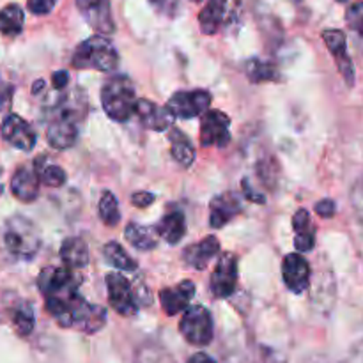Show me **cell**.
<instances>
[{"instance_id": "6da1fadb", "label": "cell", "mask_w": 363, "mask_h": 363, "mask_svg": "<svg viewBox=\"0 0 363 363\" xmlns=\"http://www.w3.org/2000/svg\"><path fill=\"white\" fill-rule=\"evenodd\" d=\"M46 312L62 328H77L85 333H96L106 325V311L91 305L78 291L59 298H45Z\"/></svg>"}, {"instance_id": "7a4b0ae2", "label": "cell", "mask_w": 363, "mask_h": 363, "mask_svg": "<svg viewBox=\"0 0 363 363\" xmlns=\"http://www.w3.org/2000/svg\"><path fill=\"white\" fill-rule=\"evenodd\" d=\"M71 64L77 69L112 71L119 64V53L105 35H92L77 46Z\"/></svg>"}, {"instance_id": "3957f363", "label": "cell", "mask_w": 363, "mask_h": 363, "mask_svg": "<svg viewBox=\"0 0 363 363\" xmlns=\"http://www.w3.org/2000/svg\"><path fill=\"white\" fill-rule=\"evenodd\" d=\"M135 87L126 77H113L103 85L101 105L106 116L117 123H126L137 110Z\"/></svg>"}, {"instance_id": "277c9868", "label": "cell", "mask_w": 363, "mask_h": 363, "mask_svg": "<svg viewBox=\"0 0 363 363\" xmlns=\"http://www.w3.org/2000/svg\"><path fill=\"white\" fill-rule=\"evenodd\" d=\"M6 248L18 259L30 261L39 250L41 236L34 223L25 216H13L7 220L6 233H4Z\"/></svg>"}, {"instance_id": "5b68a950", "label": "cell", "mask_w": 363, "mask_h": 363, "mask_svg": "<svg viewBox=\"0 0 363 363\" xmlns=\"http://www.w3.org/2000/svg\"><path fill=\"white\" fill-rule=\"evenodd\" d=\"M179 332L191 346H208L213 340V333H215L211 312L204 305L188 307L179 321Z\"/></svg>"}, {"instance_id": "8992f818", "label": "cell", "mask_w": 363, "mask_h": 363, "mask_svg": "<svg viewBox=\"0 0 363 363\" xmlns=\"http://www.w3.org/2000/svg\"><path fill=\"white\" fill-rule=\"evenodd\" d=\"M78 279L67 266H48L38 277V287L45 298L66 296L78 291Z\"/></svg>"}, {"instance_id": "52a82bcc", "label": "cell", "mask_w": 363, "mask_h": 363, "mask_svg": "<svg viewBox=\"0 0 363 363\" xmlns=\"http://www.w3.org/2000/svg\"><path fill=\"white\" fill-rule=\"evenodd\" d=\"M211 105V94L204 89L197 91H179L169 99L167 108L176 119H194L208 112Z\"/></svg>"}, {"instance_id": "ba28073f", "label": "cell", "mask_w": 363, "mask_h": 363, "mask_svg": "<svg viewBox=\"0 0 363 363\" xmlns=\"http://www.w3.org/2000/svg\"><path fill=\"white\" fill-rule=\"evenodd\" d=\"M230 117L222 110H208L201 119V144L204 147H227L230 142Z\"/></svg>"}, {"instance_id": "9c48e42d", "label": "cell", "mask_w": 363, "mask_h": 363, "mask_svg": "<svg viewBox=\"0 0 363 363\" xmlns=\"http://www.w3.org/2000/svg\"><path fill=\"white\" fill-rule=\"evenodd\" d=\"M106 291H108L110 307L124 318H131L137 314L138 305L135 300L133 289L130 282L119 273H108L106 275Z\"/></svg>"}, {"instance_id": "30bf717a", "label": "cell", "mask_w": 363, "mask_h": 363, "mask_svg": "<svg viewBox=\"0 0 363 363\" xmlns=\"http://www.w3.org/2000/svg\"><path fill=\"white\" fill-rule=\"evenodd\" d=\"M0 135H2V138L7 144L25 152L32 151V149L35 147V142H38L34 128H32L23 117L16 116V113H9V116L2 121Z\"/></svg>"}, {"instance_id": "8fae6325", "label": "cell", "mask_w": 363, "mask_h": 363, "mask_svg": "<svg viewBox=\"0 0 363 363\" xmlns=\"http://www.w3.org/2000/svg\"><path fill=\"white\" fill-rule=\"evenodd\" d=\"M311 264H308V261L300 252H294V254L284 257L282 277L291 293H305L308 286H311Z\"/></svg>"}, {"instance_id": "7c38bea8", "label": "cell", "mask_w": 363, "mask_h": 363, "mask_svg": "<svg viewBox=\"0 0 363 363\" xmlns=\"http://www.w3.org/2000/svg\"><path fill=\"white\" fill-rule=\"evenodd\" d=\"M238 286V259L234 254H223L211 275V291L216 298L233 296Z\"/></svg>"}, {"instance_id": "4fadbf2b", "label": "cell", "mask_w": 363, "mask_h": 363, "mask_svg": "<svg viewBox=\"0 0 363 363\" xmlns=\"http://www.w3.org/2000/svg\"><path fill=\"white\" fill-rule=\"evenodd\" d=\"M74 2H77L82 16L99 34H113L116 32L110 0H74Z\"/></svg>"}, {"instance_id": "5bb4252c", "label": "cell", "mask_w": 363, "mask_h": 363, "mask_svg": "<svg viewBox=\"0 0 363 363\" xmlns=\"http://www.w3.org/2000/svg\"><path fill=\"white\" fill-rule=\"evenodd\" d=\"M46 138L48 144L53 149H69L77 144L78 138V128L77 121H74L73 112L69 110H62L55 119L50 123L48 130H46Z\"/></svg>"}, {"instance_id": "9a60e30c", "label": "cell", "mask_w": 363, "mask_h": 363, "mask_svg": "<svg viewBox=\"0 0 363 363\" xmlns=\"http://www.w3.org/2000/svg\"><path fill=\"white\" fill-rule=\"evenodd\" d=\"M323 39H325V45L328 46V50L332 52L337 67H339L340 74H342V78L346 80V84L353 85L354 66L350 53H347L346 34H344L342 30H339V28H328V30L323 32Z\"/></svg>"}, {"instance_id": "2e32d148", "label": "cell", "mask_w": 363, "mask_h": 363, "mask_svg": "<svg viewBox=\"0 0 363 363\" xmlns=\"http://www.w3.org/2000/svg\"><path fill=\"white\" fill-rule=\"evenodd\" d=\"M241 213L240 197L233 191L220 194L209 202V225L213 229H222L230 220L236 218Z\"/></svg>"}, {"instance_id": "e0dca14e", "label": "cell", "mask_w": 363, "mask_h": 363, "mask_svg": "<svg viewBox=\"0 0 363 363\" xmlns=\"http://www.w3.org/2000/svg\"><path fill=\"white\" fill-rule=\"evenodd\" d=\"M195 294V284L191 280H183L177 286L160 291V303L167 315H177L184 312Z\"/></svg>"}, {"instance_id": "ac0fdd59", "label": "cell", "mask_w": 363, "mask_h": 363, "mask_svg": "<svg viewBox=\"0 0 363 363\" xmlns=\"http://www.w3.org/2000/svg\"><path fill=\"white\" fill-rule=\"evenodd\" d=\"M135 112H137L138 119L142 121L145 128L155 131L169 130L170 124H174V119H176L167 106L163 108V106L156 105L149 99H138Z\"/></svg>"}, {"instance_id": "d6986e66", "label": "cell", "mask_w": 363, "mask_h": 363, "mask_svg": "<svg viewBox=\"0 0 363 363\" xmlns=\"http://www.w3.org/2000/svg\"><path fill=\"white\" fill-rule=\"evenodd\" d=\"M39 181L35 169L30 167H20L11 179V191L14 197L21 202H32L39 195Z\"/></svg>"}, {"instance_id": "ffe728a7", "label": "cell", "mask_w": 363, "mask_h": 363, "mask_svg": "<svg viewBox=\"0 0 363 363\" xmlns=\"http://www.w3.org/2000/svg\"><path fill=\"white\" fill-rule=\"evenodd\" d=\"M220 252V243L215 236H208L201 243L190 245L184 248L183 261L195 269H206L209 261Z\"/></svg>"}, {"instance_id": "44dd1931", "label": "cell", "mask_w": 363, "mask_h": 363, "mask_svg": "<svg viewBox=\"0 0 363 363\" xmlns=\"http://www.w3.org/2000/svg\"><path fill=\"white\" fill-rule=\"evenodd\" d=\"M293 229L296 233L294 248L300 254L311 252L315 247V227L307 209H298L293 216Z\"/></svg>"}, {"instance_id": "7402d4cb", "label": "cell", "mask_w": 363, "mask_h": 363, "mask_svg": "<svg viewBox=\"0 0 363 363\" xmlns=\"http://www.w3.org/2000/svg\"><path fill=\"white\" fill-rule=\"evenodd\" d=\"M227 11H229L227 0H208L204 9L199 14V25H201L202 34H216L225 21Z\"/></svg>"}, {"instance_id": "603a6c76", "label": "cell", "mask_w": 363, "mask_h": 363, "mask_svg": "<svg viewBox=\"0 0 363 363\" xmlns=\"http://www.w3.org/2000/svg\"><path fill=\"white\" fill-rule=\"evenodd\" d=\"M60 259L71 269L85 268L89 264V248L82 238H66L60 247Z\"/></svg>"}, {"instance_id": "cb8c5ba5", "label": "cell", "mask_w": 363, "mask_h": 363, "mask_svg": "<svg viewBox=\"0 0 363 363\" xmlns=\"http://www.w3.org/2000/svg\"><path fill=\"white\" fill-rule=\"evenodd\" d=\"M124 236H126L128 243L131 247H135L137 250L147 252L156 248L158 245V229L147 225H140V223H130V225L124 229Z\"/></svg>"}, {"instance_id": "d4e9b609", "label": "cell", "mask_w": 363, "mask_h": 363, "mask_svg": "<svg viewBox=\"0 0 363 363\" xmlns=\"http://www.w3.org/2000/svg\"><path fill=\"white\" fill-rule=\"evenodd\" d=\"M156 229H158L160 238H163L167 243L177 245L186 234V220L181 211H170L163 216Z\"/></svg>"}, {"instance_id": "484cf974", "label": "cell", "mask_w": 363, "mask_h": 363, "mask_svg": "<svg viewBox=\"0 0 363 363\" xmlns=\"http://www.w3.org/2000/svg\"><path fill=\"white\" fill-rule=\"evenodd\" d=\"M25 14L18 4H9V6L0 9V32L7 38H16L23 30Z\"/></svg>"}, {"instance_id": "4316f807", "label": "cell", "mask_w": 363, "mask_h": 363, "mask_svg": "<svg viewBox=\"0 0 363 363\" xmlns=\"http://www.w3.org/2000/svg\"><path fill=\"white\" fill-rule=\"evenodd\" d=\"M169 140H170V152H172V158L176 160L181 167L188 169V167L194 163L195 152H194V145L190 144L186 135L181 133L179 130H172L169 135Z\"/></svg>"}, {"instance_id": "83f0119b", "label": "cell", "mask_w": 363, "mask_h": 363, "mask_svg": "<svg viewBox=\"0 0 363 363\" xmlns=\"http://www.w3.org/2000/svg\"><path fill=\"white\" fill-rule=\"evenodd\" d=\"M103 257H105V261L110 266H113L117 269H124V272H135L138 266L137 261L133 257H130L124 252V248L119 243H116V241H110V243L105 245V248H103Z\"/></svg>"}, {"instance_id": "f1b7e54d", "label": "cell", "mask_w": 363, "mask_h": 363, "mask_svg": "<svg viewBox=\"0 0 363 363\" xmlns=\"http://www.w3.org/2000/svg\"><path fill=\"white\" fill-rule=\"evenodd\" d=\"M247 71V77L250 78V82L254 84H264V82H275L279 80L280 74L277 71V67L272 62H266L261 59H250L245 66Z\"/></svg>"}, {"instance_id": "f546056e", "label": "cell", "mask_w": 363, "mask_h": 363, "mask_svg": "<svg viewBox=\"0 0 363 363\" xmlns=\"http://www.w3.org/2000/svg\"><path fill=\"white\" fill-rule=\"evenodd\" d=\"M13 326L16 330V333L20 337H28L32 333L35 326V315L34 308L28 301H21L20 305H16L13 311Z\"/></svg>"}, {"instance_id": "4dcf8cb0", "label": "cell", "mask_w": 363, "mask_h": 363, "mask_svg": "<svg viewBox=\"0 0 363 363\" xmlns=\"http://www.w3.org/2000/svg\"><path fill=\"white\" fill-rule=\"evenodd\" d=\"M35 172H38L39 181L43 184L50 188H57L62 186L66 183V172L64 169H60L59 165H53V163H45V160L39 158L35 160Z\"/></svg>"}, {"instance_id": "1f68e13d", "label": "cell", "mask_w": 363, "mask_h": 363, "mask_svg": "<svg viewBox=\"0 0 363 363\" xmlns=\"http://www.w3.org/2000/svg\"><path fill=\"white\" fill-rule=\"evenodd\" d=\"M98 213L99 218L103 220V223L106 225H117L121 220V211H119V202H117L116 195L110 194V191H105L99 199L98 204Z\"/></svg>"}, {"instance_id": "d6a6232c", "label": "cell", "mask_w": 363, "mask_h": 363, "mask_svg": "<svg viewBox=\"0 0 363 363\" xmlns=\"http://www.w3.org/2000/svg\"><path fill=\"white\" fill-rule=\"evenodd\" d=\"M347 25L363 38V2H357L347 9L346 13Z\"/></svg>"}, {"instance_id": "836d02e7", "label": "cell", "mask_w": 363, "mask_h": 363, "mask_svg": "<svg viewBox=\"0 0 363 363\" xmlns=\"http://www.w3.org/2000/svg\"><path fill=\"white\" fill-rule=\"evenodd\" d=\"M351 204H353L357 218L363 223V177L357 181L353 191H351Z\"/></svg>"}, {"instance_id": "e575fe53", "label": "cell", "mask_w": 363, "mask_h": 363, "mask_svg": "<svg viewBox=\"0 0 363 363\" xmlns=\"http://www.w3.org/2000/svg\"><path fill=\"white\" fill-rule=\"evenodd\" d=\"M57 2H59V0H27V7L32 14L41 16V14L52 13V9L57 6Z\"/></svg>"}, {"instance_id": "d590c367", "label": "cell", "mask_w": 363, "mask_h": 363, "mask_svg": "<svg viewBox=\"0 0 363 363\" xmlns=\"http://www.w3.org/2000/svg\"><path fill=\"white\" fill-rule=\"evenodd\" d=\"M13 85L6 84V82H0V112L7 110L13 101Z\"/></svg>"}, {"instance_id": "8d00e7d4", "label": "cell", "mask_w": 363, "mask_h": 363, "mask_svg": "<svg viewBox=\"0 0 363 363\" xmlns=\"http://www.w3.org/2000/svg\"><path fill=\"white\" fill-rule=\"evenodd\" d=\"M315 213H318L321 218H332L335 215V202L332 199H323L315 204Z\"/></svg>"}, {"instance_id": "74e56055", "label": "cell", "mask_w": 363, "mask_h": 363, "mask_svg": "<svg viewBox=\"0 0 363 363\" xmlns=\"http://www.w3.org/2000/svg\"><path fill=\"white\" fill-rule=\"evenodd\" d=\"M156 195L149 194V191H135L131 195V204L137 206V208H149V206L155 202Z\"/></svg>"}, {"instance_id": "f35d334b", "label": "cell", "mask_w": 363, "mask_h": 363, "mask_svg": "<svg viewBox=\"0 0 363 363\" xmlns=\"http://www.w3.org/2000/svg\"><path fill=\"white\" fill-rule=\"evenodd\" d=\"M152 7L165 14H174L177 9V0H149Z\"/></svg>"}, {"instance_id": "ab89813d", "label": "cell", "mask_w": 363, "mask_h": 363, "mask_svg": "<svg viewBox=\"0 0 363 363\" xmlns=\"http://www.w3.org/2000/svg\"><path fill=\"white\" fill-rule=\"evenodd\" d=\"M67 84H69V74H67V71H55V73L52 74V85L57 91L66 89Z\"/></svg>"}, {"instance_id": "60d3db41", "label": "cell", "mask_w": 363, "mask_h": 363, "mask_svg": "<svg viewBox=\"0 0 363 363\" xmlns=\"http://www.w3.org/2000/svg\"><path fill=\"white\" fill-rule=\"evenodd\" d=\"M186 363H216V362L213 360V358L209 357V354H206V353H197V354H194V357H191L190 360H188Z\"/></svg>"}, {"instance_id": "b9f144b4", "label": "cell", "mask_w": 363, "mask_h": 363, "mask_svg": "<svg viewBox=\"0 0 363 363\" xmlns=\"http://www.w3.org/2000/svg\"><path fill=\"white\" fill-rule=\"evenodd\" d=\"M39 89H41V91L45 89V80H35L34 87H32V92H34V94H38Z\"/></svg>"}, {"instance_id": "7bdbcfd3", "label": "cell", "mask_w": 363, "mask_h": 363, "mask_svg": "<svg viewBox=\"0 0 363 363\" xmlns=\"http://www.w3.org/2000/svg\"><path fill=\"white\" fill-rule=\"evenodd\" d=\"M2 191H4V186H2V184H0V194H2Z\"/></svg>"}, {"instance_id": "ee69618b", "label": "cell", "mask_w": 363, "mask_h": 363, "mask_svg": "<svg viewBox=\"0 0 363 363\" xmlns=\"http://www.w3.org/2000/svg\"><path fill=\"white\" fill-rule=\"evenodd\" d=\"M337 2H342L344 4V2H347V0H337Z\"/></svg>"}, {"instance_id": "f6af8a7d", "label": "cell", "mask_w": 363, "mask_h": 363, "mask_svg": "<svg viewBox=\"0 0 363 363\" xmlns=\"http://www.w3.org/2000/svg\"><path fill=\"white\" fill-rule=\"evenodd\" d=\"M191 2H201V0H191Z\"/></svg>"}]
</instances>
